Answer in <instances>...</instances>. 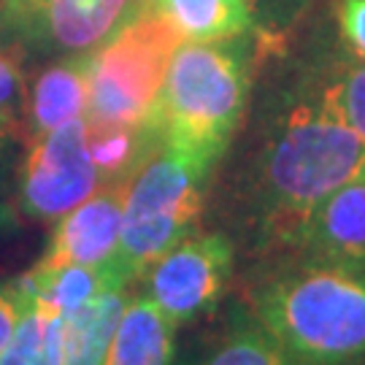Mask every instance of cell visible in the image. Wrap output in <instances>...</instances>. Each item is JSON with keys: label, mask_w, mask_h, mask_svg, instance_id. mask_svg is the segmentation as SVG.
<instances>
[{"label": "cell", "mask_w": 365, "mask_h": 365, "mask_svg": "<svg viewBox=\"0 0 365 365\" xmlns=\"http://www.w3.org/2000/svg\"><path fill=\"white\" fill-rule=\"evenodd\" d=\"M209 176V170L192 157L163 141L135 168L125 184L122 233L117 257L111 262L128 284L163 252L200 227Z\"/></svg>", "instance_id": "cell-4"}, {"label": "cell", "mask_w": 365, "mask_h": 365, "mask_svg": "<svg viewBox=\"0 0 365 365\" xmlns=\"http://www.w3.org/2000/svg\"><path fill=\"white\" fill-rule=\"evenodd\" d=\"M179 365H300L260 325L244 300L227 306L197 330Z\"/></svg>", "instance_id": "cell-10"}, {"label": "cell", "mask_w": 365, "mask_h": 365, "mask_svg": "<svg viewBox=\"0 0 365 365\" xmlns=\"http://www.w3.org/2000/svg\"><path fill=\"white\" fill-rule=\"evenodd\" d=\"M27 108V84L22 63L11 49L0 46V130L14 135Z\"/></svg>", "instance_id": "cell-20"}, {"label": "cell", "mask_w": 365, "mask_h": 365, "mask_svg": "<svg viewBox=\"0 0 365 365\" xmlns=\"http://www.w3.org/2000/svg\"><path fill=\"white\" fill-rule=\"evenodd\" d=\"M233 241L220 230H195L163 252L141 274L144 295L179 327L220 309L233 282Z\"/></svg>", "instance_id": "cell-6"}, {"label": "cell", "mask_w": 365, "mask_h": 365, "mask_svg": "<svg viewBox=\"0 0 365 365\" xmlns=\"http://www.w3.org/2000/svg\"><path fill=\"white\" fill-rule=\"evenodd\" d=\"M9 138H11L9 133H3V130H0V155H3V146H6V141H9Z\"/></svg>", "instance_id": "cell-25"}, {"label": "cell", "mask_w": 365, "mask_h": 365, "mask_svg": "<svg viewBox=\"0 0 365 365\" xmlns=\"http://www.w3.org/2000/svg\"><path fill=\"white\" fill-rule=\"evenodd\" d=\"M336 25L346 49L365 63V0H336Z\"/></svg>", "instance_id": "cell-21"}, {"label": "cell", "mask_w": 365, "mask_h": 365, "mask_svg": "<svg viewBox=\"0 0 365 365\" xmlns=\"http://www.w3.org/2000/svg\"><path fill=\"white\" fill-rule=\"evenodd\" d=\"M176 325L146 295L128 298L103 365H173Z\"/></svg>", "instance_id": "cell-12"}, {"label": "cell", "mask_w": 365, "mask_h": 365, "mask_svg": "<svg viewBox=\"0 0 365 365\" xmlns=\"http://www.w3.org/2000/svg\"><path fill=\"white\" fill-rule=\"evenodd\" d=\"M249 66L235 41H182L170 57L152 125L165 146L214 170L244 119Z\"/></svg>", "instance_id": "cell-3"}, {"label": "cell", "mask_w": 365, "mask_h": 365, "mask_svg": "<svg viewBox=\"0 0 365 365\" xmlns=\"http://www.w3.org/2000/svg\"><path fill=\"white\" fill-rule=\"evenodd\" d=\"M330 103L365 141V63H339L322 76Z\"/></svg>", "instance_id": "cell-19"}, {"label": "cell", "mask_w": 365, "mask_h": 365, "mask_svg": "<svg viewBox=\"0 0 365 365\" xmlns=\"http://www.w3.org/2000/svg\"><path fill=\"white\" fill-rule=\"evenodd\" d=\"M357 365H365V360H360V363H357Z\"/></svg>", "instance_id": "cell-26"}, {"label": "cell", "mask_w": 365, "mask_h": 365, "mask_svg": "<svg viewBox=\"0 0 365 365\" xmlns=\"http://www.w3.org/2000/svg\"><path fill=\"white\" fill-rule=\"evenodd\" d=\"M157 0H135V11H138V9H146V6H155ZM249 6H252V9H255V6H257V0H247Z\"/></svg>", "instance_id": "cell-24"}, {"label": "cell", "mask_w": 365, "mask_h": 365, "mask_svg": "<svg viewBox=\"0 0 365 365\" xmlns=\"http://www.w3.org/2000/svg\"><path fill=\"white\" fill-rule=\"evenodd\" d=\"M19 312H22V292L16 287V282L0 284V352L19 319Z\"/></svg>", "instance_id": "cell-22"}, {"label": "cell", "mask_w": 365, "mask_h": 365, "mask_svg": "<svg viewBox=\"0 0 365 365\" xmlns=\"http://www.w3.org/2000/svg\"><path fill=\"white\" fill-rule=\"evenodd\" d=\"M135 11V0H38L27 30L60 52L84 54L101 46Z\"/></svg>", "instance_id": "cell-11"}, {"label": "cell", "mask_w": 365, "mask_h": 365, "mask_svg": "<svg viewBox=\"0 0 365 365\" xmlns=\"http://www.w3.org/2000/svg\"><path fill=\"white\" fill-rule=\"evenodd\" d=\"M60 339L63 314L22 292V312L0 352V365H60Z\"/></svg>", "instance_id": "cell-18"}, {"label": "cell", "mask_w": 365, "mask_h": 365, "mask_svg": "<svg viewBox=\"0 0 365 365\" xmlns=\"http://www.w3.org/2000/svg\"><path fill=\"white\" fill-rule=\"evenodd\" d=\"M287 255L365 271V173L330 192L312 211Z\"/></svg>", "instance_id": "cell-9"}, {"label": "cell", "mask_w": 365, "mask_h": 365, "mask_svg": "<svg viewBox=\"0 0 365 365\" xmlns=\"http://www.w3.org/2000/svg\"><path fill=\"white\" fill-rule=\"evenodd\" d=\"M101 187L78 117L30 141L19 176V206L30 220L57 222Z\"/></svg>", "instance_id": "cell-7"}, {"label": "cell", "mask_w": 365, "mask_h": 365, "mask_svg": "<svg viewBox=\"0 0 365 365\" xmlns=\"http://www.w3.org/2000/svg\"><path fill=\"white\" fill-rule=\"evenodd\" d=\"M157 144L160 138L152 125L87 122V149H90L92 165L101 176V184L128 182Z\"/></svg>", "instance_id": "cell-17"}, {"label": "cell", "mask_w": 365, "mask_h": 365, "mask_svg": "<svg viewBox=\"0 0 365 365\" xmlns=\"http://www.w3.org/2000/svg\"><path fill=\"white\" fill-rule=\"evenodd\" d=\"M87 57H71L43 68L27 90V133L43 135L87 114Z\"/></svg>", "instance_id": "cell-13"}, {"label": "cell", "mask_w": 365, "mask_h": 365, "mask_svg": "<svg viewBox=\"0 0 365 365\" xmlns=\"http://www.w3.org/2000/svg\"><path fill=\"white\" fill-rule=\"evenodd\" d=\"M182 41L157 6L133 11L117 33L87 52V122L152 125L163 78Z\"/></svg>", "instance_id": "cell-5"}, {"label": "cell", "mask_w": 365, "mask_h": 365, "mask_svg": "<svg viewBox=\"0 0 365 365\" xmlns=\"http://www.w3.org/2000/svg\"><path fill=\"white\" fill-rule=\"evenodd\" d=\"M36 6H38V0H6V9H9L16 25H27V19H30V14L36 11Z\"/></svg>", "instance_id": "cell-23"}, {"label": "cell", "mask_w": 365, "mask_h": 365, "mask_svg": "<svg viewBox=\"0 0 365 365\" xmlns=\"http://www.w3.org/2000/svg\"><path fill=\"white\" fill-rule=\"evenodd\" d=\"M155 6L184 41H235L255 30L247 0H157Z\"/></svg>", "instance_id": "cell-16"}, {"label": "cell", "mask_w": 365, "mask_h": 365, "mask_svg": "<svg viewBox=\"0 0 365 365\" xmlns=\"http://www.w3.org/2000/svg\"><path fill=\"white\" fill-rule=\"evenodd\" d=\"M365 173V141L330 103L322 81L292 95L262 133L244 176L252 249L287 255L312 211Z\"/></svg>", "instance_id": "cell-1"}, {"label": "cell", "mask_w": 365, "mask_h": 365, "mask_svg": "<svg viewBox=\"0 0 365 365\" xmlns=\"http://www.w3.org/2000/svg\"><path fill=\"white\" fill-rule=\"evenodd\" d=\"M128 303L125 287H111L63 317L60 365H103L108 344Z\"/></svg>", "instance_id": "cell-15"}, {"label": "cell", "mask_w": 365, "mask_h": 365, "mask_svg": "<svg viewBox=\"0 0 365 365\" xmlns=\"http://www.w3.org/2000/svg\"><path fill=\"white\" fill-rule=\"evenodd\" d=\"M125 184H101L87 200L57 220L49 247L36 268L60 265H111L122 233V203Z\"/></svg>", "instance_id": "cell-8"}, {"label": "cell", "mask_w": 365, "mask_h": 365, "mask_svg": "<svg viewBox=\"0 0 365 365\" xmlns=\"http://www.w3.org/2000/svg\"><path fill=\"white\" fill-rule=\"evenodd\" d=\"M241 300L300 365L365 360V271L274 255L249 274Z\"/></svg>", "instance_id": "cell-2"}, {"label": "cell", "mask_w": 365, "mask_h": 365, "mask_svg": "<svg viewBox=\"0 0 365 365\" xmlns=\"http://www.w3.org/2000/svg\"><path fill=\"white\" fill-rule=\"evenodd\" d=\"M16 287L27 298L41 300L57 314H71L111 287H128V282L111 265H60L30 268L16 279Z\"/></svg>", "instance_id": "cell-14"}]
</instances>
